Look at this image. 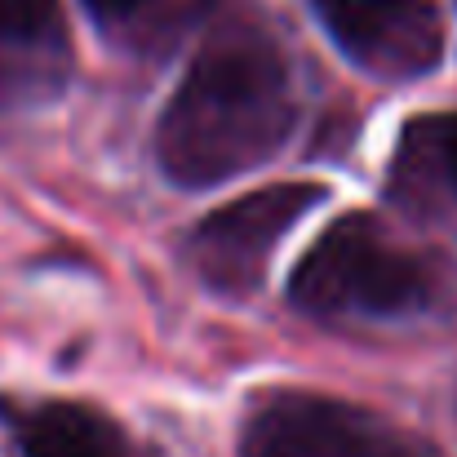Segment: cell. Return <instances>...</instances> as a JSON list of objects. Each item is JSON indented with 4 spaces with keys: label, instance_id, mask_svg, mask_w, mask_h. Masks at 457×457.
<instances>
[{
    "label": "cell",
    "instance_id": "1",
    "mask_svg": "<svg viewBox=\"0 0 457 457\" xmlns=\"http://www.w3.org/2000/svg\"><path fill=\"white\" fill-rule=\"evenodd\" d=\"M294 125L298 103L276 45L262 36H222L164 103L155 164L173 187H218L262 169L289 143Z\"/></svg>",
    "mask_w": 457,
    "mask_h": 457
},
{
    "label": "cell",
    "instance_id": "2",
    "mask_svg": "<svg viewBox=\"0 0 457 457\" xmlns=\"http://www.w3.org/2000/svg\"><path fill=\"white\" fill-rule=\"evenodd\" d=\"M289 298L320 320H386L418 311L431 298V280L427 267L391 245L373 218L351 213L306 249L289 276Z\"/></svg>",
    "mask_w": 457,
    "mask_h": 457
},
{
    "label": "cell",
    "instance_id": "3",
    "mask_svg": "<svg viewBox=\"0 0 457 457\" xmlns=\"http://www.w3.org/2000/svg\"><path fill=\"white\" fill-rule=\"evenodd\" d=\"M240 457H436V449L351 400L276 391L249 413Z\"/></svg>",
    "mask_w": 457,
    "mask_h": 457
},
{
    "label": "cell",
    "instance_id": "4",
    "mask_svg": "<svg viewBox=\"0 0 457 457\" xmlns=\"http://www.w3.org/2000/svg\"><path fill=\"white\" fill-rule=\"evenodd\" d=\"M324 195L320 182H276L213 209L187 240L191 271L218 294H253L267 280L276 245L324 204Z\"/></svg>",
    "mask_w": 457,
    "mask_h": 457
},
{
    "label": "cell",
    "instance_id": "5",
    "mask_svg": "<svg viewBox=\"0 0 457 457\" xmlns=\"http://www.w3.org/2000/svg\"><path fill=\"white\" fill-rule=\"evenodd\" d=\"M333 45L382 80H418L445 58L440 0H311Z\"/></svg>",
    "mask_w": 457,
    "mask_h": 457
},
{
    "label": "cell",
    "instance_id": "6",
    "mask_svg": "<svg viewBox=\"0 0 457 457\" xmlns=\"http://www.w3.org/2000/svg\"><path fill=\"white\" fill-rule=\"evenodd\" d=\"M18 440L27 457H134L125 431L107 413L62 400L27 413Z\"/></svg>",
    "mask_w": 457,
    "mask_h": 457
},
{
    "label": "cell",
    "instance_id": "7",
    "mask_svg": "<svg viewBox=\"0 0 457 457\" xmlns=\"http://www.w3.org/2000/svg\"><path fill=\"white\" fill-rule=\"evenodd\" d=\"M58 0H0V36L9 40H36L54 31Z\"/></svg>",
    "mask_w": 457,
    "mask_h": 457
},
{
    "label": "cell",
    "instance_id": "8",
    "mask_svg": "<svg viewBox=\"0 0 457 457\" xmlns=\"http://www.w3.org/2000/svg\"><path fill=\"white\" fill-rule=\"evenodd\" d=\"M409 138H418L427 152L436 155V164H440L445 182L453 187V195H457V112L422 120L418 129H409Z\"/></svg>",
    "mask_w": 457,
    "mask_h": 457
},
{
    "label": "cell",
    "instance_id": "9",
    "mask_svg": "<svg viewBox=\"0 0 457 457\" xmlns=\"http://www.w3.org/2000/svg\"><path fill=\"white\" fill-rule=\"evenodd\" d=\"M147 0H85V9L103 22H116V18H129L134 9H143Z\"/></svg>",
    "mask_w": 457,
    "mask_h": 457
}]
</instances>
